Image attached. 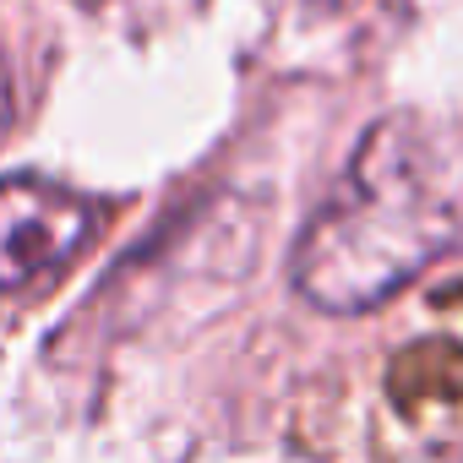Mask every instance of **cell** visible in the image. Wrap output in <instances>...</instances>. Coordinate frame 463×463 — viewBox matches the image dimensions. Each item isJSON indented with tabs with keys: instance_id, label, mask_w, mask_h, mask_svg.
<instances>
[{
	"instance_id": "cell-1",
	"label": "cell",
	"mask_w": 463,
	"mask_h": 463,
	"mask_svg": "<svg viewBox=\"0 0 463 463\" xmlns=\"http://www.w3.org/2000/svg\"><path fill=\"white\" fill-rule=\"evenodd\" d=\"M463 246V126L382 115L300 229L295 289L327 317H360Z\"/></svg>"
},
{
	"instance_id": "cell-2",
	"label": "cell",
	"mask_w": 463,
	"mask_h": 463,
	"mask_svg": "<svg viewBox=\"0 0 463 463\" xmlns=\"http://www.w3.org/2000/svg\"><path fill=\"white\" fill-rule=\"evenodd\" d=\"M99 229V207L66 185L12 175L0 180V295L39 289L66 273Z\"/></svg>"
},
{
	"instance_id": "cell-3",
	"label": "cell",
	"mask_w": 463,
	"mask_h": 463,
	"mask_svg": "<svg viewBox=\"0 0 463 463\" xmlns=\"http://www.w3.org/2000/svg\"><path fill=\"white\" fill-rule=\"evenodd\" d=\"M17 126V82H12V66L0 55V137Z\"/></svg>"
},
{
	"instance_id": "cell-4",
	"label": "cell",
	"mask_w": 463,
	"mask_h": 463,
	"mask_svg": "<svg viewBox=\"0 0 463 463\" xmlns=\"http://www.w3.org/2000/svg\"><path fill=\"white\" fill-rule=\"evenodd\" d=\"M77 6H99V0H77Z\"/></svg>"
}]
</instances>
